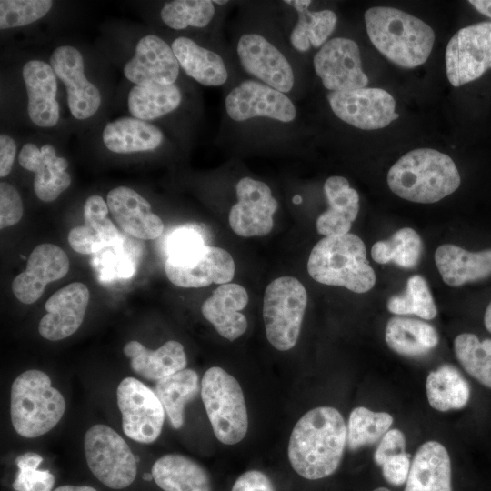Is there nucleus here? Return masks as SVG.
I'll return each instance as SVG.
<instances>
[{
  "label": "nucleus",
  "instance_id": "1",
  "mask_svg": "<svg viewBox=\"0 0 491 491\" xmlns=\"http://www.w3.org/2000/svg\"><path fill=\"white\" fill-rule=\"evenodd\" d=\"M347 439L341 413L332 406H318L296 423L287 447L294 471L308 480L327 477L338 468Z\"/></svg>",
  "mask_w": 491,
  "mask_h": 491
},
{
  "label": "nucleus",
  "instance_id": "2",
  "mask_svg": "<svg viewBox=\"0 0 491 491\" xmlns=\"http://www.w3.org/2000/svg\"><path fill=\"white\" fill-rule=\"evenodd\" d=\"M459 172L450 156L430 148L415 149L389 169L387 184L399 197L431 204L455 192L460 185Z\"/></svg>",
  "mask_w": 491,
  "mask_h": 491
},
{
  "label": "nucleus",
  "instance_id": "3",
  "mask_svg": "<svg viewBox=\"0 0 491 491\" xmlns=\"http://www.w3.org/2000/svg\"><path fill=\"white\" fill-rule=\"evenodd\" d=\"M365 22L372 44L397 65L413 68L429 57L435 33L421 19L402 10L376 6L365 13Z\"/></svg>",
  "mask_w": 491,
  "mask_h": 491
},
{
  "label": "nucleus",
  "instance_id": "4",
  "mask_svg": "<svg viewBox=\"0 0 491 491\" xmlns=\"http://www.w3.org/2000/svg\"><path fill=\"white\" fill-rule=\"evenodd\" d=\"M307 271L318 283L357 294L372 289L376 280L364 242L350 233L325 236L317 242L311 250Z\"/></svg>",
  "mask_w": 491,
  "mask_h": 491
},
{
  "label": "nucleus",
  "instance_id": "5",
  "mask_svg": "<svg viewBox=\"0 0 491 491\" xmlns=\"http://www.w3.org/2000/svg\"><path fill=\"white\" fill-rule=\"evenodd\" d=\"M65 410L63 395L52 386L45 372L30 369L20 374L11 386L10 416L18 435L34 438L49 432Z\"/></svg>",
  "mask_w": 491,
  "mask_h": 491
},
{
  "label": "nucleus",
  "instance_id": "6",
  "mask_svg": "<svg viewBox=\"0 0 491 491\" xmlns=\"http://www.w3.org/2000/svg\"><path fill=\"white\" fill-rule=\"evenodd\" d=\"M201 397L215 436L225 445L239 443L248 429V416L238 381L219 366L201 380Z\"/></svg>",
  "mask_w": 491,
  "mask_h": 491
},
{
  "label": "nucleus",
  "instance_id": "7",
  "mask_svg": "<svg viewBox=\"0 0 491 491\" xmlns=\"http://www.w3.org/2000/svg\"><path fill=\"white\" fill-rule=\"evenodd\" d=\"M306 304V290L293 276L278 277L266 286L263 318L266 338L276 349L287 351L296 346Z\"/></svg>",
  "mask_w": 491,
  "mask_h": 491
},
{
  "label": "nucleus",
  "instance_id": "8",
  "mask_svg": "<svg viewBox=\"0 0 491 491\" xmlns=\"http://www.w3.org/2000/svg\"><path fill=\"white\" fill-rule=\"evenodd\" d=\"M84 449L90 471L105 486L123 489L135 481L137 458L113 428L102 424L91 426L84 437Z\"/></svg>",
  "mask_w": 491,
  "mask_h": 491
},
{
  "label": "nucleus",
  "instance_id": "9",
  "mask_svg": "<svg viewBox=\"0 0 491 491\" xmlns=\"http://www.w3.org/2000/svg\"><path fill=\"white\" fill-rule=\"evenodd\" d=\"M235 262L225 249L205 244L168 255L165 272L174 285L199 288L226 284L235 275Z\"/></svg>",
  "mask_w": 491,
  "mask_h": 491
},
{
  "label": "nucleus",
  "instance_id": "10",
  "mask_svg": "<svg viewBox=\"0 0 491 491\" xmlns=\"http://www.w3.org/2000/svg\"><path fill=\"white\" fill-rule=\"evenodd\" d=\"M116 396L125 436L139 443L155 441L162 431L165 409L155 391L136 378L125 377L117 386Z\"/></svg>",
  "mask_w": 491,
  "mask_h": 491
},
{
  "label": "nucleus",
  "instance_id": "11",
  "mask_svg": "<svg viewBox=\"0 0 491 491\" xmlns=\"http://www.w3.org/2000/svg\"><path fill=\"white\" fill-rule=\"evenodd\" d=\"M446 66L454 86L474 81L490 69L491 23H477L456 33L446 46Z\"/></svg>",
  "mask_w": 491,
  "mask_h": 491
},
{
  "label": "nucleus",
  "instance_id": "12",
  "mask_svg": "<svg viewBox=\"0 0 491 491\" xmlns=\"http://www.w3.org/2000/svg\"><path fill=\"white\" fill-rule=\"evenodd\" d=\"M326 98L339 119L359 129L383 128L397 117L395 99L380 88L330 92Z\"/></svg>",
  "mask_w": 491,
  "mask_h": 491
},
{
  "label": "nucleus",
  "instance_id": "13",
  "mask_svg": "<svg viewBox=\"0 0 491 491\" xmlns=\"http://www.w3.org/2000/svg\"><path fill=\"white\" fill-rule=\"evenodd\" d=\"M313 64L323 85L331 92L352 91L368 84L359 47L349 38L328 40L314 56Z\"/></svg>",
  "mask_w": 491,
  "mask_h": 491
},
{
  "label": "nucleus",
  "instance_id": "14",
  "mask_svg": "<svg viewBox=\"0 0 491 491\" xmlns=\"http://www.w3.org/2000/svg\"><path fill=\"white\" fill-rule=\"evenodd\" d=\"M235 192L237 202L231 207L228 217L232 230L243 237L270 233L278 203L269 186L262 181L243 177L236 184Z\"/></svg>",
  "mask_w": 491,
  "mask_h": 491
},
{
  "label": "nucleus",
  "instance_id": "15",
  "mask_svg": "<svg viewBox=\"0 0 491 491\" xmlns=\"http://www.w3.org/2000/svg\"><path fill=\"white\" fill-rule=\"evenodd\" d=\"M225 105L228 116L238 122L267 117L289 123L296 117V106L288 96L255 80H246L232 89Z\"/></svg>",
  "mask_w": 491,
  "mask_h": 491
},
{
  "label": "nucleus",
  "instance_id": "16",
  "mask_svg": "<svg viewBox=\"0 0 491 491\" xmlns=\"http://www.w3.org/2000/svg\"><path fill=\"white\" fill-rule=\"evenodd\" d=\"M56 77L65 85L67 105L72 115L78 120L93 116L100 107L101 94L85 75L82 54L72 45L56 47L49 58Z\"/></svg>",
  "mask_w": 491,
  "mask_h": 491
},
{
  "label": "nucleus",
  "instance_id": "17",
  "mask_svg": "<svg viewBox=\"0 0 491 491\" xmlns=\"http://www.w3.org/2000/svg\"><path fill=\"white\" fill-rule=\"evenodd\" d=\"M236 52L243 68L249 75L284 94L292 90L295 75L290 63L263 35H243L237 42Z\"/></svg>",
  "mask_w": 491,
  "mask_h": 491
},
{
  "label": "nucleus",
  "instance_id": "18",
  "mask_svg": "<svg viewBox=\"0 0 491 491\" xmlns=\"http://www.w3.org/2000/svg\"><path fill=\"white\" fill-rule=\"evenodd\" d=\"M179 69L172 47L159 36L147 35L136 44L134 56L124 66V74L135 85H173Z\"/></svg>",
  "mask_w": 491,
  "mask_h": 491
},
{
  "label": "nucleus",
  "instance_id": "19",
  "mask_svg": "<svg viewBox=\"0 0 491 491\" xmlns=\"http://www.w3.org/2000/svg\"><path fill=\"white\" fill-rule=\"evenodd\" d=\"M69 258L54 244L38 245L30 254L25 270L13 280L15 296L24 304L35 302L47 284L64 277L69 271Z\"/></svg>",
  "mask_w": 491,
  "mask_h": 491
},
{
  "label": "nucleus",
  "instance_id": "20",
  "mask_svg": "<svg viewBox=\"0 0 491 491\" xmlns=\"http://www.w3.org/2000/svg\"><path fill=\"white\" fill-rule=\"evenodd\" d=\"M90 293L81 282H73L54 293L45 304L46 314L41 318L38 331L50 341L73 335L84 321Z\"/></svg>",
  "mask_w": 491,
  "mask_h": 491
},
{
  "label": "nucleus",
  "instance_id": "21",
  "mask_svg": "<svg viewBox=\"0 0 491 491\" xmlns=\"http://www.w3.org/2000/svg\"><path fill=\"white\" fill-rule=\"evenodd\" d=\"M18 162L24 169L35 174L34 191L41 201H55L71 185V176L66 171L68 161L57 156L50 144L39 148L26 143L19 152Z\"/></svg>",
  "mask_w": 491,
  "mask_h": 491
},
{
  "label": "nucleus",
  "instance_id": "22",
  "mask_svg": "<svg viewBox=\"0 0 491 491\" xmlns=\"http://www.w3.org/2000/svg\"><path fill=\"white\" fill-rule=\"evenodd\" d=\"M106 203L115 222L133 237L152 240L162 235L163 221L153 213L149 202L132 188H113L107 194Z\"/></svg>",
  "mask_w": 491,
  "mask_h": 491
},
{
  "label": "nucleus",
  "instance_id": "23",
  "mask_svg": "<svg viewBox=\"0 0 491 491\" xmlns=\"http://www.w3.org/2000/svg\"><path fill=\"white\" fill-rule=\"evenodd\" d=\"M22 76L27 95V112L30 120L37 126H55L60 117L56 101V75L50 65L42 60L26 62Z\"/></svg>",
  "mask_w": 491,
  "mask_h": 491
},
{
  "label": "nucleus",
  "instance_id": "24",
  "mask_svg": "<svg viewBox=\"0 0 491 491\" xmlns=\"http://www.w3.org/2000/svg\"><path fill=\"white\" fill-rule=\"evenodd\" d=\"M248 302L246 288L238 284L226 283L214 290L201 306L204 317L210 322L223 337L234 341L247 328L243 310Z\"/></svg>",
  "mask_w": 491,
  "mask_h": 491
},
{
  "label": "nucleus",
  "instance_id": "25",
  "mask_svg": "<svg viewBox=\"0 0 491 491\" xmlns=\"http://www.w3.org/2000/svg\"><path fill=\"white\" fill-rule=\"evenodd\" d=\"M106 201L98 195H90L84 204V225L74 227L68 234V243L77 253L89 255L112 246L118 232L107 217Z\"/></svg>",
  "mask_w": 491,
  "mask_h": 491
},
{
  "label": "nucleus",
  "instance_id": "26",
  "mask_svg": "<svg viewBox=\"0 0 491 491\" xmlns=\"http://www.w3.org/2000/svg\"><path fill=\"white\" fill-rule=\"evenodd\" d=\"M404 491H452L451 460L441 443L430 440L419 446Z\"/></svg>",
  "mask_w": 491,
  "mask_h": 491
},
{
  "label": "nucleus",
  "instance_id": "27",
  "mask_svg": "<svg viewBox=\"0 0 491 491\" xmlns=\"http://www.w3.org/2000/svg\"><path fill=\"white\" fill-rule=\"evenodd\" d=\"M324 193L328 208L316 219L318 234L324 236L347 234L359 212L358 193L350 187L346 178L338 175L326 180Z\"/></svg>",
  "mask_w": 491,
  "mask_h": 491
},
{
  "label": "nucleus",
  "instance_id": "28",
  "mask_svg": "<svg viewBox=\"0 0 491 491\" xmlns=\"http://www.w3.org/2000/svg\"><path fill=\"white\" fill-rule=\"evenodd\" d=\"M435 262L443 281L453 287L491 276V248L469 252L460 246L445 244L436 250Z\"/></svg>",
  "mask_w": 491,
  "mask_h": 491
},
{
  "label": "nucleus",
  "instance_id": "29",
  "mask_svg": "<svg viewBox=\"0 0 491 491\" xmlns=\"http://www.w3.org/2000/svg\"><path fill=\"white\" fill-rule=\"evenodd\" d=\"M124 354L130 359L132 370L145 379L158 381L185 368L187 364L184 346L169 340L156 350L147 349L140 342L132 340L124 346Z\"/></svg>",
  "mask_w": 491,
  "mask_h": 491
},
{
  "label": "nucleus",
  "instance_id": "30",
  "mask_svg": "<svg viewBox=\"0 0 491 491\" xmlns=\"http://www.w3.org/2000/svg\"><path fill=\"white\" fill-rule=\"evenodd\" d=\"M151 474L164 491H212L206 470L195 460L180 454H167L153 465Z\"/></svg>",
  "mask_w": 491,
  "mask_h": 491
},
{
  "label": "nucleus",
  "instance_id": "31",
  "mask_svg": "<svg viewBox=\"0 0 491 491\" xmlns=\"http://www.w3.org/2000/svg\"><path fill=\"white\" fill-rule=\"evenodd\" d=\"M102 138L111 152L131 154L156 149L163 143L164 135L147 121L123 117L106 124Z\"/></svg>",
  "mask_w": 491,
  "mask_h": 491
},
{
  "label": "nucleus",
  "instance_id": "32",
  "mask_svg": "<svg viewBox=\"0 0 491 491\" xmlns=\"http://www.w3.org/2000/svg\"><path fill=\"white\" fill-rule=\"evenodd\" d=\"M171 47L180 67L199 84L205 86H220L228 78V72L222 57L194 40L180 36Z\"/></svg>",
  "mask_w": 491,
  "mask_h": 491
},
{
  "label": "nucleus",
  "instance_id": "33",
  "mask_svg": "<svg viewBox=\"0 0 491 491\" xmlns=\"http://www.w3.org/2000/svg\"><path fill=\"white\" fill-rule=\"evenodd\" d=\"M385 341L395 353L406 357H420L439 342L436 328L422 320L396 316L386 326Z\"/></svg>",
  "mask_w": 491,
  "mask_h": 491
},
{
  "label": "nucleus",
  "instance_id": "34",
  "mask_svg": "<svg viewBox=\"0 0 491 491\" xmlns=\"http://www.w3.org/2000/svg\"><path fill=\"white\" fill-rule=\"evenodd\" d=\"M426 389L429 405L440 412L462 409L470 398L467 381L457 368L448 364L428 374Z\"/></svg>",
  "mask_w": 491,
  "mask_h": 491
},
{
  "label": "nucleus",
  "instance_id": "35",
  "mask_svg": "<svg viewBox=\"0 0 491 491\" xmlns=\"http://www.w3.org/2000/svg\"><path fill=\"white\" fill-rule=\"evenodd\" d=\"M155 393L163 405L173 428L185 422V406L199 392V377L193 369L185 368L156 382Z\"/></svg>",
  "mask_w": 491,
  "mask_h": 491
},
{
  "label": "nucleus",
  "instance_id": "36",
  "mask_svg": "<svg viewBox=\"0 0 491 491\" xmlns=\"http://www.w3.org/2000/svg\"><path fill=\"white\" fill-rule=\"evenodd\" d=\"M180 89L175 84L134 85L128 94V110L133 117L144 121L162 117L179 107Z\"/></svg>",
  "mask_w": 491,
  "mask_h": 491
},
{
  "label": "nucleus",
  "instance_id": "37",
  "mask_svg": "<svg viewBox=\"0 0 491 491\" xmlns=\"http://www.w3.org/2000/svg\"><path fill=\"white\" fill-rule=\"evenodd\" d=\"M422 254V240L416 230L404 227L389 239L376 242L371 256L376 263L394 262L400 267L411 269L417 266Z\"/></svg>",
  "mask_w": 491,
  "mask_h": 491
},
{
  "label": "nucleus",
  "instance_id": "38",
  "mask_svg": "<svg viewBox=\"0 0 491 491\" xmlns=\"http://www.w3.org/2000/svg\"><path fill=\"white\" fill-rule=\"evenodd\" d=\"M296 25L290 34V43L298 52L311 46L322 47L336 28L337 16L332 10L298 12Z\"/></svg>",
  "mask_w": 491,
  "mask_h": 491
},
{
  "label": "nucleus",
  "instance_id": "39",
  "mask_svg": "<svg viewBox=\"0 0 491 491\" xmlns=\"http://www.w3.org/2000/svg\"><path fill=\"white\" fill-rule=\"evenodd\" d=\"M393 416L386 412H375L365 406L354 408L347 424L346 445L351 451L378 443L390 429Z\"/></svg>",
  "mask_w": 491,
  "mask_h": 491
},
{
  "label": "nucleus",
  "instance_id": "40",
  "mask_svg": "<svg viewBox=\"0 0 491 491\" xmlns=\"http://www.w3.org/2000/svg\"><path fill=\"white\" fill-rule=\"evenodd\" d=\"M454 350L466 372L491 388V339L480 341L474 334L463 333L455 338Z\"/></svg>",
  "mask_w": 491,
  "mask_h": 491
},
{
  "label": "nucleus",
  "instance_id": "41",
  "mask_svg": "<svg viewBox=\"0 0 491 491\" xmlns=\"http://www.w3.org/2000/svg\"><path fill=\"white\" fill-rule=\"evenodd\" d=\"M388 311L397 316L415 315L426 320L436 316L437 309L426 279L415 275L407 279L405 291L392 296L386 303Z\"/></svg>",
  "mask_w": 491,
  "mask_h": 491
},
{
  "label": "nucleus",
  "instance_id": "42",
  "mask_svg": "<svg viewBox=\"0 0 491 491\" xmlns=\"http://www.w3.org/2000/svg\"><path fill=\"white\" fill-rule=\"evenodd\" d=\"M215 11L213 1L175 0L165 4L160 15L168 27L182 30L188 26L205 27L212 21Z\"/></svg>",
  "mask_w": 491,
  "mask_h": 491
},
{
  "label": "nucleus",
  "instance_id": "43",
  "mask_svg": "<svg viewBox=\"0 0 491 491\" xmlns=\"http://www.w3.org/2000/svg\"><path fill=\"white\" fill-rule=\"evenodd\" d=\"M50 0H1L2 30L30 25L44 17L52 8Z\"/></svg>",
  "mask_w": 491,
  "mask_h": 491
},
{
  "label": "nucleus",
  "instance_id": "44",
  "mask_svg": "<svg viewBox=\"0 0 491 491\" xmlns=\"http://www.w3.org/2000/svg\"><path fill=\"white\" fill-rule=\"evenodd\" d=\"M43 457L35 452H26L15 458L18 472L12 484L15 491H52L55 476L48 470H39Z\"/></svg>",
  "mask_w": 491,
  "mask_h": 491
},
{
  "label": "nucleus",
  "instance_id": "45",
  "mask_svg": "<svg viewBox=\"0 0 491 491\" xmlns=\"http://www.w3.org/2000/svg\"><path fill=\"white\" fill-rule=\"evenodd\" d=\"M24 206L18 190L6 182L0 183V228L4 229L18 223Z\"/></svg>",
  "mask_w": 491,
  "mask_h": 491
},
{
  "label": "nucleus",
  "instance_id": "46",
  "mask_svg": "<svg viewBox=\"0 0 491 491\" xmlns=\"http://www.w3.org/2000/svg\"><path fill=\"white\" fill-rule=\"evenodd\" d=\"M411 467V455L404 452L392 456L381 466L385 480L393 486H399L406 482Z\"/></svg>",
  "mask_w": 491,
  "mask_h": 491
},
{
  "label": "nucleus",
  "instance_id": "47",
  "mask_svg": "<svg viewBox=\"0 0 491 491\" xmlns=\"http://www.w3.org/2000/svg\"><path fill=\"white\" fill-rule=\"evenodd\" d=\"M406 452L405 434L396 428L389 429L378 442L374 453V461L377 466L392 456Z\"/></svg>",
  "mask_w": 491,
  "mask_h": 491
},
{
  "label": "nucleus",
  "instance_id": "48",
  "mask_svg": "<svg viewBox=\"0 0 491 491\" xmlns=\"http://www.w3.org/2000/svg\"><path fill=\"white\" fill-rule=\"evenodd\" d=\"M231 491H276L271 479L259 470H248L240 475Z\"/></svg>",
  "mask_w": 491,
  "mask_h": 491
},
{
  "label": "nucleus",
  "instance_id": "49",
  "mask_svg": "<svg viewBox=\"0 0 491 491\" xmlns=\"http://www.w3.org/2000/svg\"><path fill=\"white\" fill-rule=\"evenodd\" d=\"M203 244L204 240L198 231L192 228L179 229L170 236L167 255Z\"/></svg>",
  "mask_w": 491,
  "mask_h": 491
},
{
  "label": "nucleus",
  "instance_id": "50",
  "mask_svg": "<svg viewBox=\"0 0 491 491\" xmlns=\"http://www.w3.org/2000/svg\"><path fill=\"white\" fill-rule=\"evenodd\" d=\"M16 155V144L8 135H0V176H7L12 169Z\"/></svg>",
  "mask_w": 491,
  "mask_h": 491
},
{
  "label": "nucleus",
  "instance_id": "51",
  "mask_svg": "<svg viewBox=\"0 0 491 491\" xmlns=\"http://www.w3.org/2000/svg\"><path fill=\"white\" fill-rule=\"evenodd\" d=\"M469 3L479 13L491 17V0H470Z\"/></svg>",
  "mask_w": 491,
  "mask_h": 491
},
{
  "label": "nucleus",
  "instance_id": "52",
  "mask_svg": "<svg viewBox=\"0 0 491 491\" xmlns=\"http://www.w3.org/2000/svg\"><path fill=\"white\" fill-rule=\"evenodd\" d=\"M284 2L293 6L297 13L308 10V7L312 3L310 0H286Z\"/></svg>",
  "mask_w": 491,
  "mask_h": 491
},
{
  "label": "nucleus",
  "instance_id": "53",
  "mask_svg": "<svg viewBox=\"0 0 491 491\" xmlns=\"http://www.w3.org/2000/svg\"><path fill=\"white\" fill-rule=\"evenodd\" d=\"M53 491H97L94 487L88 486H70L65 485L55 488Z\"/></svg>",
  "mask_w": 491,
  "mask_h": 491
},
{
  "label": "nucleus",
  "instance_id": "54",
  "mask_svg": "<svg viewBox=\"0 0 491 491\" xmlns=\"http://www.w3.org/2000/svg\"><path fill=\"white\" fill-rule=\"evenodd\" d=\"M484 324L486 330L491 333V302L486 309L484 316Z\"/></svg>",
  "mask_w": 491,
  "mask_h": 491
},
{
  "label": "nucleus",
  "instance_id": "55",
  "mask_svg": "<svg viewBox=\"0 0 491 491\" xmlns=\"http://www.w3.org/2000/svg\"><path fill=\"white\" fill-rule=\"evenodd\" d=\"M293 202H294L295 204H299V203L301 202V197H300L299 195L294 196Z\"/></svg>",
  "mask_w": 491,
  "mask_h": 491
},
{
  "label": "nucleus",
  "instance_id": "56",
  "mask_svg": "<svg viewBox=\"0 0 491 491\" xmlns=\"http://www.w3.org/2000/svg\"><path fill=\"white\" fill-rule=\"evenodd\" d=\"M144 478H145V480H151V479H153V476H152V474H145Z\"/></svg>",
  "mask_w": 491,
  "mask_h": 491
},
{
  "label": "nucleus",
  "instance_id": "57",
  "mask_svg": "<svg viewBox=\"0 0 491 491\" xmlns=\"http://www.w3.org/2000/svg\"><path fill=\"white\" fill-rule=\"evenodd\" d=\"M373 491H390V490L386 487L381 486V487H377L374 489Z\"/></svg>",
  "mask_w": 491,
  "mask_h": 491
},
{
  "label": "nucleus",
  "instance_id": "58",
  "mask_svg": "<svg viewBox=\"0 0 491 491\" xmlns=\"http://www.w3.org/2000/svg\"><path fill=\"white\" fill-rule=\"evenodd\" d=\"M213 3L218 4V5H225V4L228 3V1H217V0L215 1H215H213Z\"/></svg>",
  "mask_w": 491,
  "mask_h": 491
}]
</instances>
